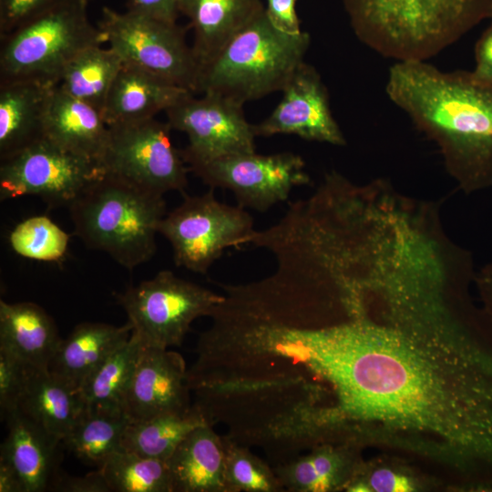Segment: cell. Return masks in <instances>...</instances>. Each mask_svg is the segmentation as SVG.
<instances>
[{"mask_svg":"<svg viewBox=\"0 0 492 492\" xmlns=\"http://www.w3.org/2000/svg\"><path fill=\"white\" fill-rule=\"evenodd\" d=\"M322 349L343 415L436 435L492 466V377L471 351L449 354L362 317L335 329Z\"/></svg>","mask_w":492,"mask_h":492,"instance_id":"1","label":"cell"},{"mask_svg":"<svg viewBox=\"0 0 492 492\" xmlns=\"http://www.w3.org/2000/svg\"><path fill=\"white\" fill-rule=\"evenodd\" d=\"M385 92L436 141L464 190L492 187V85L477 81L471 72H443L410 60L390 67Z\"/></svg>","mask_w":492,"mask_h":492,"instance_id":"2","label":"cell"},{"mask_svg":"<svg viewBox=\"0 0 492 492\" xmlns=\"http://www.w3.org/2000/svg\"><path fill=\"white\" fill-rule=\"evenodd\" d=\"M357 38L398 61L427 59L487 18L492 0H343Z\"/></svg>","mask_w":492,"mask_h":492,"instance_id":"3","label":"cell"},{"mask_svg":"<svg viewBox=\"0 0 492 492\" xmlns=\"http://www.w3.org/2000/svg\"><path fill=\"white\" fill-rule=\"evenodd\" d=\"M67 207L74 234L128 270L155 254L156 234L167 214L162 194L105 169Z\"/></svg>","mask_w":492,"mask_h":492,"instance_id":"4","label":"cell"},{"mask_svg":"<svg viewBox=\"0 0 492 492\" xmlns=\"http://www.w3.org/2000/svg\"><path fill=\"white\" fill-rule=\"evenodd\" d=\"M310 43L307 32L277 28L264 10L200 67L196 93H215L244 105L282 91L304 62Z\"/></svg>","mask_w":492,"mask_h":492,"instance_id":"5","label":"cell"},{"mask_svg":"<svg viewBox=\"0 0 492 492\" xmlns=\"http://www.w3.org/2000/svg\"><path fill=\"white\" fill-rule=\"evenodd\" d=\"M87 0H62L0 36V80L36 79L57 85L66 65L81 50L102 45L89 21Z\"/></svg>","mask_w":492,"mask_h":492,"instance_id":"6","label":"cell"},{"mask_svg":"<svg viewBox=\"0 0 492 492\" xmlns=\"http://www.w3.org/2000/svg\"><path fill=\"white\" fill-rule=\"evenodd\" d=\"M214 190L182 194V202L159 225V233L171 245L175 264L201 274L227 249L247 244L255 231L253 218L245 208L221 202Z\"/></svg>","mask_w":492,"mask_h":492,"instance_id":"7","label":"cell"},{"mask_svg":"<svg viewBox=\"0 0 492 492\" xmlns=\"http://www.w3.org/2000/svg\"><path fill=\"white\" fill-rule=\"evenodd\" d=\"M117 299L143 345L169 349L182 343L194 320L210 316L223 294L163 270Z\"/></svg>","mask_w":492,"mask_h":492,"instance_id":"8","label":"cell"},{"mask_svg":"<svg viewBox=\"0 0 492 492\" xmlns=\"http://www.w3.org/2000/svg\"><path fill=\"white\" fill-rule=\"evenodd\" d=\"M104 41L123 62L154 73L196 93L200 65L176 22L154 19L126 10L102 7L98 23Z\"/></svg>","mask_w":492,"mask_h":492,"instance_id":"9","label":"cell"},{"mask_svg":"<svg viewBox=\"0 0 492 492\" xmlns=\"http://www.w3.org/2000/svg\"><path fill=\"white\" fill-rule=\"evenodd\" d=\"M185 162L204 184L231 191L238 205L260 212L286 201L295 187L311 182L303 159L292 152L235 153Z\"/></svg>","mask_w":492,"mask_h":492,"instance_id":"10","label":"cell"},{"mask_svg":"<svg viewBox=\"0 0 492 492\" xmlns=\"http://www.w3.org/2000/svg\"><path fill=\"white\" fill-rule=\"evenodd\" d=\"M102 168L151 191L182 194L190 171L173 145L168 122L155 118L108 126Z\"/></svg>","mask_w":492,"mask_h":492,"instance_id":"11","label":"cell"},{"mask_svg":"<svg viewBox=\"0 0 492 492\" xmlns=\"http://www.w3.org/2000/svg\"><path fill=\"white\" fill-rule=\"evenodd\" d=\"M104 169L43 138L0 160V199L37 196L68 206Z\"/></svg>","mask_w":492,"mask_h":492,"instance_id":"12","label":"cell"},{"mask_svg":"<svg viewBox=\"0 0 492 492\" xmlns=\"http://www.w3.org/2000/svg\"><path fill=\"white\" fill-rule=\"evenodd\" d=\"M165 113L171 129L188 136L189 144L180 149L184 161L255 152L253 125L235 100L215 93L201 97L188 93Z\"/></svg>","mask_w":492,"mask_h":492,"instance_id":"13","label":"cell"},{"mask_svg":"<svg viewBox=\"0 0 492 492\" xmlns=\"http://www.w3.org/2000/svg\"><path fill=\"white\" fill-rule=\"evenodd\" d=\"M282 93L272 112L253 125L256 137L292 134L306 140L345 145L330 108L326 87L313 66L302 63Z\"/></svg>","mask_w":492,"mask_h":492,"instance_id":"14","label":"cell"},{"mask_svg":"<svg viewBox=\"0 0 492 492\" xmlns=\"http://www.w3.org/2000/svg\"><path fill=\"white\" fill-rule=\"evenodd\" d=\"M191 389L181 356L169 349L141 346L123 409L131 421L189 410Z\"/></svg>","mask_w":492,"mask_h":492,"instance_id":"15","label":"cell"},{"mask_svg":"<svg viewBox=\"0 0 492 492\" xmlns=\"http://www.w3.org/2000/svg\"><path fill=\"white\" fill-rule=\"evenodd\" d=\"M7 436L0 458L15 470L25 492L49 491L59 469L62 440L17 408L5 420Z\"/></svg>","mask_w":492,"mask_h":492,"instance_id":"16","label":"cell"},{"mask_svg":"<svg viewBox=\"0 0 492 492\" xmlns=\"http://www.w3.org/2000/svg\"><path fill=\"white\" fill-rule=\"evenodd\" d=\"M43 135L64 149L101 166L109 129L101 112L67 95L56 85L46 102Z\"/></svg>","mask_w":492,"mask_h":492,"instance_id":"17","label":"cell"},{"mask_svg":"<svg viewBox=\"0 0 492 492\" xmlns=\"http://www.w3.org/2000/svg\"><path fill=\"white\" fill-rule=\"evenodd\" d=\"M190 91L135 65L123 62L102 112L108 126L155 118Z\"/></svg>","mask_w":492,"mask_h":492,"instance_id":"18","label":"cell"},{"mask_svg":"<svg viewBox=\"0 0 492 492\" xmlns=\"http://www.w3.org/2000/svg\"><path fill=\"white\" fill-rule=\"evenodd\" d=\"M52 83L0 80V160L42 139L43 119Z\"/></svg>","mask_w":492,"mask_h":492,"instance_id":"19","label":"cell"},{"mask_svg":"<svg viewBox=\"0 0 492 492\" xmlns=\"http://www.w3.org/2000/svg\"><path fill=\"white\" fill-rule=\"evenodd\" d=\"M167 464L172 492H226L224 437L210 424L192 430Z\"/></svg>","mask_w":492,"mask_h":492,"instance_id":"20","label":"cell"},{"mask_svg":"<svg viewBox=\"0 0 492 492\" xmlns=\"http://www.w3.org/2000/svg\"><path fill=\"white\" fill-rule=\"evenodd\" d=\"M264 10L262 0H181L179 13L190 21L200 67Z\"/></svg>","mask_w":492,"mask_h":492,"instance_id":"21","label":"cell"},{"mask_svg":"<svg viewBox=\"0 0 492 492\" xmlns=\"http://www.w3.org/2000/svg\"><path fill=\"white\" fill-rule=\"evenodd\" d=\"M131 332L128 322L121 326L81 323L61 338L48 370L77 391L86 378L129 339Z\"/></svg>","mask_w":492,"mask_h":492,"instance_id":"22","label":"cell"},{"mask_svg":"<svg viewBox=\"0 0 492 492\" xmlns=\"http://www.w3.org/2000/svg\"><path fill=\"white\" fill-rule=\"evenodd\" d=\"M60 340L55 321L38 304L0 301V348L26 364L48 370Z\"/></svg>","mask_w":492,"mask_h":492,"instance_id":"23","label":"cell"},{"mask_svg":"<svg viewBox=\"0 0 492 492\" xmlns=\"http://www.w3.org/2000/svg\"><path fill=\"white\" fill-rule=\"evenodd\" d=\"M18 408L63 440L84 405L77 391L49 370L26 364Z\"/></svg>","mask_w":492,"mask_h":492,"instance_id":"24","label":"cell"},{"mask_svg":"<svg viewBox=\"0 0 492 492\" xmlns=\"http://www.w3.org/2000/svg\"><path fill=\"white\" fill-rule=\"evenodd\" d=\"M272 466L289 492L347 488L356 472L350 449L329 445L315 446L309 454L298 455Z\"/></svg>","mask_w":492,"mask_h":492,"instance_id":"25","label":"cell"},{"mask_svg":"<svg viewBox=\"0 0 492 492\" xmlns=\"http://www.w3.org/2000/svg\"><path fill=\"white\" fill-rule=\"evenodd\" d=\"M122 65V58L109 46H87L66 65L57 87L102 114L110 87Z\"/></svg>","mask_w":492,"mask_h":492,"instance_id":"26","label":"cell"},{"mask_svg":"<svg viewBox=\"0 0 492 492\" xmlns=\"http://www.w3.org/2000/svg\"><path fill=\"white\" fill-rule=\"evenodd\" d=\"M206 424L210 423L194 404L185 412L130 421L122 436L121 448L143 456L167 461L192 430Z\"/></svg>","mask_w":492,"mask_h":492,"instance_id":"27","label":"cell"},{"mask_svg":"<svg viewBox=\"0 0 492 492\" xmlns=\"http://www.w3.org/2000/svg\"><path fill=\"white\" fill-rule=\"evenodd\" d=\"M130 418L119 407H84L62 443L76 456L98 466L114 451Z\"/></svg>","mask_w":492,"mask_h":492,"instance_id":"28","label":"cell"},{"mask_svg":"<svg viewBox=\"0 0 492 492\" xmlns=\"http://www.w3.org/2000/svg\"><path fill=\"white\" fill-rule=\"evenodd\" d=\"M142 343L132 333L77 389L84 407H119L133 374Z\"/></svg>","mask_w":492,"mask_h":492,"instance_id":"29","label":"cell"},{"mask_svg":"<svg viewBox=\"0 0 492 492\" xmlns=\"http://www.w3.org/2000/svg\"><path fill=\"white\" fill-rule=\"evenodd\" d=\"M110 492H172L167 461L122 448L98 466Z\"/></svg>","mask_w":492,"mask_h":492,"instance_id":"30","label":"cell"},{"mask_svg":"<svg viewBox=\"0 0 492 492\" xmlns=\"http://www.w3.org/2000/svg\"><path fill=\"white\" fill-rule=\"evenodd\" d=\"M223 437L226 492H285L272 465L253 454L250 446L227 435Z\"/></svg>","mask_w":492,"mask_h":492,"instance_id":"31","label":"cell"},{"mask_svg":"<svg viewBox=\"0 0 492 492\" xmlns=\"http://www.w3.org/2000/svg\"><path fill=\"white\" fill-rule=\"evenodd\" d=\"M12 250L39 261H59L67 253L70 235L48 217L38 215L19 222L9 234Z\"/></svg>","mask_w":492,"mask_h":492,"instance_id":"32","label":"cell"},{"mask_svg":"<svg viewBox=\"0 0 492 492\" xmlns=\"http://www.w3.org/2000/svg\"><path fill=\"white\" fill-rule=\"evenodd\" d=\"M26 364L0 348V415L2 421L18 408L25 382Z\"/></svg>","mask_w":492,"mask_h":492,"instance_id":"33","label":"cell"},{"mask_svg":"<svg viewBox=\"0 0 492 492\" xmlns=\"http://www.w3.org/2000/svg\"><path fill=\"white\" fill-rule=\"evenodd\" d=\"M62 0H0V36L20 27Z\"/></svg>","mask_w":492,"mask_h":492,"instance_id":"34","label":"cell"},{"mask_svg":"<svg viewBox=\"0 0 492 492\" xmlns=\"http://www.w3.org/2000/svg\"><path fill=\"white\" fill-rule=\"evenodd\" d=\"M49 491L60 492H110L99 470L84 477H74L58 471Z\"/></svg>","mask_w":492,"mask_h":492,"instance_id":"35","label":"cell"},{"mask_svg":"<svg viewBox=\"0 0 492 492\" xmlns=\"http://www.w3.org/2000/svg\"><path fill=\"white\" fill-rule=\"evenodd\" d=\"M181 0H128L127 10L154 19L175 23Z\"/></svg>","mask_w":492,"mask_h":492,"instance_id":"36","label":"cell"},{"mask_svg":"<svg viewBox=\"0 0 492 492\" xmlns=\"http://www.w3.org/2000/svg\"><path fill=\"white\" fill-rule=\"evenodd\" d=\"M297 0H266L265 13L270 21L279 29L297 34L302 30L296 13Z\"/></svg>","mask_w":492,"mask_h":492,"instance_id":"37","label":"cell"},{"mask_svg":"<svg viewBox=\"0 0 492 492\" xmlns=\"http://www.w3.org/2000/svg\"><path fill=\"white\" fill-rule=\"evenodd\" d=\"M476 66L471 75L479 82L492 85V23L484 31L475 48Z\"/></svg>","mask_w":492,"mask_h":492,"instance_id":"38","label":"cell"},{"mask_svg":"<svg viewBox=\"0 0 492 492\" xmlns=\"http://www.w3.org/2000/svg\"><path fill=\"white\" fill-rule=\"evenodd\" d=\"M364 483L367 485L370 491L404 492L414 490L412 482L406 477L386 468L374 471L370 475L368 482Z\"/></svg>","mask_w":492,"mask_h":492,"instance_id":"39","label":"cell"},{"mask_svg":"<svg viewBox=\"0 0 492 492\" xmlns=\"http://www.w3.org/2000/svg\"><path fill=\"white\" fill-rule=\"evenodd\" d=\"M0 492H25L21 478L6 461L0 458Z\"/></svg>","mask_w":492,"mask_h":492,"instance_id":"40","label":"cell"},{"mask_svg":"<svg viewBox=\"0 0 492 492\" xmlns=\"http://www.w3.org/2000/svg\"><path fill=\"white\" fill-rule=\"evenodd\" d=\"M477 283L485 300L488 314L492 319V263L482 269L477 277Z\"/></svg>","mask_w":492,"mask_h":492,"instance_id":"41","label":"cell"},{"mask_svg":"<svg viewBox=\"0 0 492 492\" xmlns=\"http://www.w3.org/2000/svg\"><path fill=\"white\" fill-rule=\"evenodd\" d=\"M87 1H89V0H87Z\"/></svg>","mask_w":492,"mask_h":492,"instance_id":"42","label":"cell"}]
</instances>
